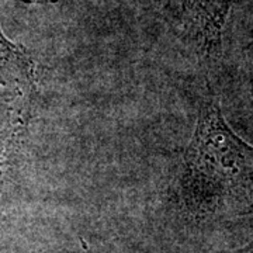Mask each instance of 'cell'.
<instances>
[{
  "label": "cell",
  "mask_w": 253,
  "mask_h": 253,
  "mask_svg": "<svg viewBox=\"0 0 253 253\" xmlns=\"http://www.w3.org/2000/svg\"><path fill=\"white\" fill-rule=\"evenodd\" d=\"M36 97V68L33 59L23 46L9 41L0 30L1 169L27 129Z\"/></svg>",
  "instance_id": "7a4b0ae2"
},
{
  "label": "cell",
  "mask_w": 253,
  "mask_h": 253,
  "mask_svg": "<svg viewBox=\"0 0 253 253\" xmlns=\"http://www.w3.org/2000/svg\"><path fill=\"white\" fill-rule=\"evenodd\" d=\"M200 48L206 56H214L221 51L222 30L234 0H184Z\"/></svg>",
  "instance_id": "3957f363"
},
{
  "label": "cell",
  "mask_w": 253,
  "mask_h": 253,
  "mask_svg": "<svg viewBox=\"0 0 253 253\" xmlns=\"http://www.w3.org/2000/svg\"><path fill=\"white\" fill-rule=\"evenodd\" d=\"M183 187L193 199H222L253 190V146L241 139L210 91L184 158Z\"/></svg>",
  "instance_id": "6da1fadb"
}]
</instances>
